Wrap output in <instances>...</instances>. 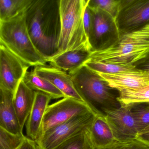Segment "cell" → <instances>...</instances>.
Segmentation results:
<instances>
[{
  "mask_svg": "<svg viewBox=\"0 0 149 149\" xmlns=\"http://www.w3.org/2000/svg\"><path fill=\"white\" fill-rule=\"evenodd\" d=\"M60 0H32L26 22L35 48L47 61L58 52L61 32Z\"/></svg>",
  "mask_w": 149,
  "mask_h": 149,
  "instance_id": "cell-1",
  "label": "cell"
},
{
  "mask_svg": "<svg viewBox=\"0 0 149 149\" xmlns=\"http://www.w3.org/2000/svg\"><path fill=\"white\" fill-rule=\"evenodd\" d=\"M70 75L77 92L96 114L120 107L118 91L97 73L84 65Z\"/></svg>",
  "mask_w": 149,
  "mask_h": 149,
  "instance_id": "cell-2",
  "label": "cell"
},
{
  "mask_svg": "<svg viewBox=\"0 0 149 149\" xmlns=\"http://www.w3.org/2000/svg\"><path fill=\"white\" fill-rule=\"evenodd\" d=\"M26 11L5 22L0 21V45L29 66L46 64L30 37L26 22Z\"/></svg>",
  "mask_w": 149,
  "mask_h": 149,
  "instance_id": "cell-3",
  "label": "cell"
},
{
  "mask_svg": "<svg viewBox=\"0 0 149 149\" xmlns=\"http://www.w3.org/2000/svg\"><path fill=\"white\" fill-rule=\"evenodd\" d=\"M88 2V0H60L61 32L57 55L82 49L91 52L83 21Z\"/></svg>",
  "mask_w": 149,
  "mask_h": 149,
  "instance_id": "cell-4",
  "label": "cell"
},
{
  "mask_svg": "<svg viewBox=\"0 0 149 149\" xmlns=\"http://www.w3.org/2000/svg\"><path fill=\"white\" fill-rule=\"evenodd\" d=\"M149 50V25L120 38L105 50L91 52L90 61L120 65H130Z\"/></svg>",
  "mask_w": 149,
  "mask_h": 149,
  "instance_id": "cell-5",
  "label": "cell"
},
{
  "mask_svg": "<svg viewBox=\"0 0 149 149\" xmlns=\"http://www.w3.org/2000/svg\"><path fill=\"white\" fill-rule=\"evenodd\" d=\"M89 8L92 23L88 40L91 52L105 50L114 45L120 39L115 19L102 10Z\"/></svg>",
  "mask_w": 149,
  "mask_h": 149,
  "instance_id": "cell-6",
  "label": "cell"
},
{
  "mask_svg": "<svg viewBox=\"0 0 149 149\" xmlns=\"http://www.w3.org/2000/svg\"><path fill=\"white\" fill-rule=\"evenodd\" d=\"M96 115L93 111L79 115L48 130L36 141L39 149H53L69 138L89 129Z\"/></svg>",
  "mask_w": 149,
  "mask_h": 149,
  "instance_id": "cell-7",
  "label": "cell"
},
{
  "mask_svg": "<svg viewBox=\"0 0 149 149\" xmlns=\"http://www.w3.org/2000/svg\"><path fill=\"white\" fill-rule=\"evenodd\" d=\"M120 38L149 25V0H120L115 18Z\"/></svg>",
  "mask_w": 149,
  "mask_h": 149,
  "instance_id": "cell-8",
  "label": "cell"
},
{
  "mask_svg": "<svg viewBox=\"0 0 149 149\" xmlns=\"http://www.w3.org/2000/svg\"><path fill=\"white\" fill-rule=\"evenodd\" d=\"M90 111L94 112L84 101L69 97L63 98L49 105L45 111L37 139L48 130L68 121L74 116Z\"/></svg>",
  "mask_w": 149,
  "mask_h": 149,
  "instance_id": "cell-9",
  "label": "cell"
},
{
  "mask_svg": "<svg viewBox=\"0 0 149 149\" xmlns=\"http://www.w3.org/2000/svg\"><path fill=\"white\" fill-rule=\"evenodd\" d=\"M104 114L116 141L126 143L136 139L138 129L130 106L106 110Z\"/></svg>",
  "mask_w": 149,
  "mask_h": 149,
  "instance_id": "cell-10",
  "label": "cell"
},
{
  "mask_svg": "<svg viewBox=\"0 0 149 149\" xmlns=\"http://www.w3.org/2000/svg\"><path fill=\"white\" fill-rule=\"evenodd\" d=\"M29 67L1 45L0 88L15 94Z\"/></svg>",
  "mask_w": 149,
  "mask_h": 149,
  "instance_id": "cell-11",
  "label": "cell"
},
{
  "mask_svg": "<svg viewBox=\"0 0 149 149\" xmlns=\"http://www.w3.org/2000/svg\"><path fill=\"white\" fill-rule=\"evenodd\" d=\"M33 71L37 75L54 85L65 97L84 101L74 88L71 76L66 72L46 64L35 66Z\"/></svg>",
  "mask_w": 149,
  "mask_h": 149,
  "instance_id": "cell-12",
  "label": "cell"
},
{
  "mask_svg": "<svg viewBox=\"0 0 149 149\" xmlns=\"http://www.w3.org/2000/svg\"><path fill=\"white\" fill-rule=\"evenodd\" d=\"M98 73L106 80L109 86L118 92L125 90H137L149 85V73L140 71L116 74Z\"/></svg>",
  "mask_w": 149,
  "mask_h": 149,
  "instance_id": "cell-13",
  "label": "cell"
},
{
  "mask_svg": "<svg viewBox=\"0 0 149 149\" xmlns=\"http://www.w3.org/2000/svg\"><path fill=\"white\" fill-rule=\"evenodd\" d=\"M52 99L44 93L36 92L35 101L25 124L26 136L36 141L38 137L45 111Z\"/></svg>",
  "mask_w": 149,
  "mask_h": 149,
  "instance_id": "cell-14",
  "label": "cell"
},
{
  "mask_svg": "<svg viewBox=\"0 0 149 149\" xmlns=\"http://www.w3.org/2000/svg\"><path fill=\"white\" fill-rule=\"evenodd\" d=\"M14 94L0 88V126L12 134L24 135L13 105Z\"/></svg>",
  "mask_w": 149,
  "mask_h": 149,
  "instance_id": "cell-15",
  "label": "cell"
},
{
  "mask_svg": "<svg viewBox=\"0 0 149 149\" xmlns=\"http://www.w3.org/2000/svg\"><path fill=\"white\" fill-rule=\"evenodd\" d=\"M91 54V52L83 49L70 51L52 57L47 63L70 74L84 65L90 59Z\"/></svg>",
  "mask_w": 149,
  "mask_h": 149,
  "instance_id": "cell-16",
  "label": "cell"
},
{
  "mask_svg": "<svg viewBox=\"0 0 149 149\" xmlns=\"http://www.w3.org/2000/svg\"><path fill=\"white\" fill-rule=\"evenodd\" d=\"M36 96V91L29 87L22 80L13 97V105L21 129L23 130Z\"/></svg>",
  "mask_w": 149,
  "mask_h": 149,
  "instance_id": "cell-17",
  "label": "cell"
},
{
  "mask_svg": "<svg viewBox=\"0 0 149 149\" xmlns=\"http://www.w3.org/2000/svg\"><path fill=\"white\" fill-rule=\"evenodd\" d=\"M89 137L95 147L103 148L116 142L103 114H96L88 129Z\"/></svg>",
  "mask_w": 149,
  "mask_h": 149,
  "instance_id": "cell-18",
  "label": "cell"
},
{
  "mask_svg": "<svg viewBox=\"0 0 149 149\" xmlns=\"http://www.w3.org/2000/svg\"><path fill=\"white\" fill-rule=\"evenodd\" d=\"M23 80L24 83L36 92L44 93L52 99L65 98L64 94L51 83L37 75L34 71L25 73Z\"/></svg>",
  "mask_w": 149,
  "mask_h": 149,
  "instance_id": "cell-19",
  "label": "cell"
},
{
  "mask_svg": "<svg viewBox=\"0 0 149 149\" xmlns=\"http://www.w3.org/2000/svg\"><path fill=\"white\" fill-rule=\"evenodd\" d=\"M32 0H0V21H8L26 11Z\"/></svg>",
  "mask_w": 149,
  "mask_h": 149,
  "instance_id": "cell-20",
  "label": "cell"
},
{
  "mask_svg": "<svg viewBox=\"0 0 149 149\" xmlns=\"http://www.w3.org/2000/svg\"><path fill=\"white\" fill-rule=\"evenodd\" d=\"M118 101L121 106L141 103H149V85L137 90L119 92Z\"/></svg>",
  "mask_w": 149,
  "mask_h": 149,
  "instance_id": "cell-21",
  "label": "cell"
},
{
  "mask_svg": "<svg viewBox=\"0 0 149 149\" xmlns=\"http://www.w3.org/2000/svg\"><path fill=\"white\" fill-rule=\"evenodd\" d=\"M84 65L94 71L98 73L105 74H116L138 71L131 65H120L105 64L90 60H88Z\"/></svg>",
  "mask_w": 149,
  "mask_h": 149,
  "instance_id": "cell-22",
  "label": "cell"
},
{
  "mask_svg": "<svg viewBox=\"0 0 149 149\" xmlns=\"http://www.w3.org/2000/svg\"><path fill=\"white\" fill-rule=\"evenodd\" d=\"M131 108L138 129L141 133L149 126V103H141L129 105Z\"/></svg>",
  "mask_w": 149,
  "mask_h": 149,
  "instance_id": "cell-23",
  "label": "cell"
},
{
  "mask_svg": "<svg viewBox=\"0 0 149 149\" xmlns=\"http://www.w3.org/2000/svg\"><path fill=\"white\" fill-rule=\"evenodd\" d=\"M120 0H88V5L92 9H99L111 15L115 19Z\"/></svg>",
  "mask_w": 149,
  "mask_h": 149,
  "instance_id": "cell-24",
  "label": "cell"
},
{
  "mask_svg": "<svg viewBox=\"0 0 149 149\" xmlns=\"http://www.w3.org/2000/svg\"><path fill=\"white\" fill-rule=\"evenodd\" d=\"M25 136L12 134L0 126V149H16Z\"/></svg>",
  "mask_w": 149,
  "mask_h": 149,
  "instance_id": "cell-25",
  "label": "cell"
},
{
  "mask_svg": "<svg viewBox=\"0 0 149 149\" xmlns=\"http://www.w3.org/2000/svg\"><path fill=\"white\" fill-rule=\"evenodd\" d=\"M88 129L69 138L53 149H85Z\"/></svg>",
  "mask_w": 149,
  "mask_h": 149,
  "instance_id": "cell-26",
  "label": "cell"
},
{
  "mask_svg": "<svg viewBox=\"0 0 149 149\" xmlns=\"http://www.w3.org/2000/svg\"><path fill=\"white\" fill-rule=\"evenodd\" d=\"M130 65L138 71L149 74V50Z\"/></svg>",
  "mask_w": 149,
  "mask_h": 149,
  "instance_id": "cell-27",
  "label": "cell"
},
{
  "mask_svg": "<svg viewBox=\"0 0 149 149\" xmlns=\"http://www.w3.org/2000/svg\"><path fill=\"white\" fill-rule=\"evenodd\" d=\"M128 143H121L116 142L113 145L107 147L106 148H98L94 146L93 144L92 143L90 137H89V133H88V131L87 134V141L86 146L85 149H127L128 146Z\"/></svg>",
  "mask_w": 149,
  "mask_h": 149,
  "instance_id": "cell-28",
  "label": "cell"
},
{
  "mask_svg": "<svg viewBox=\"0 0 149 149\" xmlns=\"http://www.w3.org/2000/svg\"><path fill=\"white\" fill-rule=\"evenodd\" d=\"M88 3L84 10L83 21L84 29L88 39V36L90 31V28H91V23H92V15H91V10L88 5Z\"/></svg>",
  "mask_w": 149,
  "mask_h": 149,
  "instance_id": "cell-29",
  "label": "cell"
},
{
  "mask_svg": "<svg viewBox=\"0 0 149 149\" xmlns=\"http://www.w3.org/2000/svg\"><path fill=\"white\" fill-rule=\"evenodd\" d=\"M16 149H39L36 141L25 136L23 141Z\"/></svg>",
  "mask_w": 149,
  "mask_h": 149,
  "instance_id": "cell-30",
  "label": "cell"
},
{
  "mask_svg": "<svg viewBox=\"0 0 149 149\" xmlns=\"http://www.w3.org/2000/svg\"><path fill=\"white\" fill-rule=\"evenodd\" d=\"M127 149H149V147L144 143L136 139L130 142Z\"/></svg>",
  "mask_w": 149,
  "mask_h": 149,
  "instance_id": "cell-31",
  "label": "cell"
},
{
  "mask_svg": "<svg viewBox=\"0 0 149 149\" xmlns=\"http://www.w3.org/2000/svg\"><path fill=\"white\" fill-rule=\"evenodd\" d=\"M136 139L144 143L149 147V131L138 134L136 136Z\"/></svg>",
  "mask_w": 149,
  "mask_h": 149,
  "instance_id": "cell-32",
  "label": "cell"
},
{
  "mask_svg": "<svg viewBox=\"0 0 149 149\" xmlns=\"http://www.w3.org/2000/svg\"><path fill=\"white\" fill-rule=\"evenodd\" d=\"M147 131H149V126L148 127V128L146 129H144L142 133H143V132H147ZM141 134V133H140Z\"/></svg>",
  "mask_w": 149,
  "mask_h": 149,
  "instance_id": "cell-33",
  "label": "cell"
},
{
  "mask_svg": "<svg viewBox=\"0 0 149 149\" xmlns=\"http://www.w3.org/2000/svg\"><path fill=\"white\" fill-rule=\"evenodd\" d=\"M0 49H1V45H0Z\"/></svg>",
  "mask_w": 149,
  "mask_h": 149,
  "instance_id": "cell-34",
  "label": "cell"
}]
</instances>
